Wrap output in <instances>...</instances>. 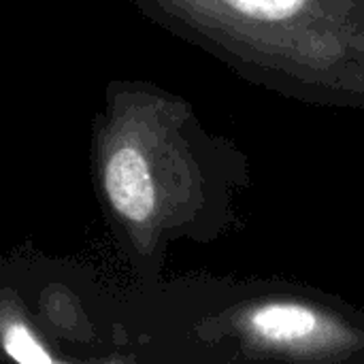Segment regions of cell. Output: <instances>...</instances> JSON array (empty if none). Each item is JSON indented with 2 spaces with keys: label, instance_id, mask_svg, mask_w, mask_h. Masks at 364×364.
Returning a JSON list of instances; mask_svg holds the SVG:
<instances>
[{
  "label": "cell",
  "instance_id": "1",
  "mask_svg": "<svg viewBox=\"0 0 364 364\" xmlns=\"http://www.w3.org/2000/svg\"><path fill=\"white\" fill-rule=\"evenodd\" d=\"M107 209L143 277L158 279L173 241L211 245L241 226L250 156L211 132L194 107L154 85L115 94L100 139Z\"/></svg>",
  "mask_w": 364,
  "mask_h": 364
},
{
  "label": "cell",
  "instance_id": "2",
  "mask_svg": "<svg viewBox=\"0 0 364 364\" xmlns=\"http://www.w3.org/2000/svg\"><path fill=\"white\" fill-rule=\"evenodd\" d=\"M162 28L256 87L364 109V0H136Z\"/></svg>",
  "mask_w": 364,
  "mask_h": 364
},
{
  "label": "cell",
  "instance_id": "3",
  "mask_svg": "<svg viewBox=\"0 0 364 364\" xmlns=\"http://www.w3.org/2000/svg\"><path fill=\"white\" fill-rule=\"evenodd\" d=\"M198 363L364 364V309L277 277H205L186 290Z\"/></svg>",
  "mask_w": 364,
  "mask_h": 364
},
{
  "label": "cell",
  "instance_id": "4",
  "mask_svg": "<svg viewBox=\"0 0 364 364\" xmlns=\"http://www.w3.org/2000/svg\"><path fill=\"white\" fill-rule=\"evenodd\" d=\"M4 350L19 363H49L41 343L30 335L23 324H9L4 328Z\"/></svg>",
  "mask_w": 364,
  "mask_h": 364
}]
</instances>
